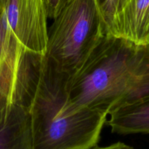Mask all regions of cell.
<instances>
[{
    "label": "cell",
    "mask_w": 149,
    "mask_h": 149,
    "mask_svg": "<svg viewBox=\"0 0 149 149\" xmlns=\"http://www.w3.org/2000/svg\"><path fill=\"white\" fill-rule=\"evenodd\" d=\"M68 95L75 111L88 109L107 116L149 97V44L105 34L69 79Z\"/></svg>",
    "instance_id": "6da1fadb"
},
{
    "label": "cell",
    "mask_w": 149,
    "mask_h": 149,
    "mask_svg": "<svg viewBox=\"0 0 149 149\" xmlns=\"http://www.w3.org/2000/svg\"><path fill=\"white\" fill-rule=\"evenodd\" d=\"M69 77L44 55L25 81L18 102L30 116L33 149H90L97 146L107 115L75 111L68 101Z\"/></svg>",
    "instance_id": "7a4b0ae2"
},
{
    "label": "cell",
    "mask_w": 149,
    "mask_h": 149,
    "mask_svg": "<svg viewBox=\"0 0 149 149\" xmlns=\"http://www.w3.org/2000/svg\"><path fill=\"white\" fill-rule=\"evenodd\" d=\"M4 42L0 66V95L11 99L20 76L44 56L48 40L45 0H1Z\"/></svg>",
    "instance_id": "3957f363"
},
{
    "label": "cell",
    "mask_w": 149,
    "mask_h": 149,
    "mask_svg": "<svg viewBox=\"0 0 149 149\" xmlns=\"http://www.w3.org/2000/svg\"><path fill=\"white\" fill-rule=\"evenodd\" d=\"M106 33L97 0H66L48 30L45 57L70 79Z\"/></svg>",
    "instance_id": "277c9868"
},
{
    "label": "cell",
    "mask_w": 149,
    "mask_h": 149,
    "mask_svg": "<svg viewBox=\"0 0 149 149\" xmlns=\"http://www.w3.org/2000/svg\"><path fill=\"white\" fill-rule=\"evenodd\" d=\"M108 33L136 45L149 44V0H119Z\"/></svg>",
    "instance_id": "5b68a950"
},
{
    "label": "cell",
    "mask_w": 149,
    "mask_h": 149,
    "mask_svg": "<svg viewBox=\"0 0 149 149\" xmlns=\"http://www.w3.org/2000/svg\"><path fill=\"white\" fill-rule=\"evenodd\" d=\"M0 149H33L30 116L19 103L0 105Z\"/></svg>",
    "instance_id": "8992f818"
},
{
    "label": "cell",
    "mask_w": 149,
    "mask_h": 149,
    "mask_svg": "<svg viewBox=\"0 0 149 149\" xmlns=\"http://www.w3.org/2000/svg\"><path fill=\"white\" fill-rule=\"evenodd\" d=\"M106 123L113 133H149V97L115 111Z\"/></svg>",
    "instance_id": "52a82bcc"
},
{
    "label": "cell",
    "mask_w": 149,
    "mask_h": 149,
    "mask_svg": "<svg viewBox=\"0 0 149 149\" xmlns=\"http://www.w3.org/2000/svg\"><path fill=\"white\" fill-rule=\"evenodd\" d=\"M97 1L108 33V29L113 20L119 0H97Z\"/></svg>",
    "instance_id": "ba28073f"
},
{
    "label": "cell",
    "mask_w": 149,
    "mask_h": 149,
    "mask_svg": "<svg viewBox=\"0 0 149 149\" xmlns=\"http://www.w3.org/2000/svg\"><path fill=\"white\" fill-rule=\"evenodd\" d=\"M66 0H45L48 18L53 20Z\"/></svg>",
    "instance_id": "9c48e42d"
},
{
    "label": "cell",
    "mask_w": 149,
    "mask_h": 149,
    "mask_svg": "<svg viewBox=\"0 0 149 149\" xmlns=\"http://www.w3.org/2000/svg\"><path fill=\"white\" fill-rule=\"evenodd\" d=\"M4 42V26H3L1 1L0 0V66H1V60H2Z\"/></svg>",
    "instance_id": "30bf717a"
},
{
    "label": "cell",
    "mask_w": 149,
    "mask_h": 149,
    "mask_svg": "<svg viewBox=\"0 0 149 149\" xmlns=\"http://www.w3.org/2000/svg\"><path fill=\"white\" fill-rule=\"evenodd\" d=\"M90 149H135L133 147L130 146H128L127 144L124 143L122 142H117L115 143L111 144V145L107 146H103L100 147L98 146H96L93 147Z\"/></svg>",
    "instance_id": "8fae6325"
},
{
    "label": "cell",
    "mask_w": 149,
    "mask_h": 149,
    "mask_svg": "<svg viewBox=\"0 0 149 149\" xmlns=\"http://www.w3.org/2000/svg\"><path fill=\"white\" fill-rule=\"evenodd\" d=\"M3 101H6V100H3V99H1V97H0V104H1V103H2Z\"/></svg>",
    "instance_id": "7c38bea8"
}]
</instances>
